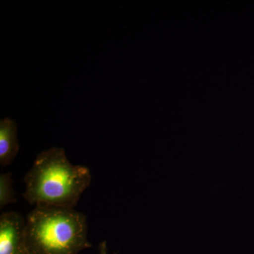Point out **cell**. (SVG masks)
I'll return each mask as SVG.
<instances>
[{
  "mask_svg": "<svg viewBox=\"0 0 254 254\" xmlns=\"http://www.w3.org/2000/svg\"><path fill=\"white\" fill-rule=\"evenodd\" d=\"M91 182L88 168L72 165L63 148L53 147L36 157L24 177L23 195L35 207L74 208Z\"/></svg>",
  "mask_w": 254,
  "mask_h": 254,
  "instance_id": "1",
  "label": "cell"
},
{
  "mask_svg": "<svg viewBox=\"0 0 254 254\" xmlns=\"http://www.w3.org/2000/svg\"><path fill=\"white\" fill-rule=\"evenodd\" d=\"M91 247L86 216L74 208L36 206L25 219L24 254H78Z\"/></svg>",
  "mask_w": 254,
  "mask_h": 254,
  "instance_id": "2",
  "label": "cell"
},
{
  "mask_svg": "<svg viewBox=\"0 0 254 254\" xmlns=\"http://www.w3.org/2000/svg\"><path fill=\"white\" fill-rule=\"evenodd\" d=\"M25 219L16 212L0 217V254H24Z\"/></svg>",
  "mask_w": 254,
  "mask_h": 254,
  "instance_id": "3",
  "label": "cell"
},
{
  "mask_svg": "<svg viewBox=\"0 0 254 254\" xmlns=\"http://www.w3.org/2000/svg\"><path fill=\"white\" fill-rule=\"evenodd\" d=\"M19 150L17 126L14 120L6 118L0 122V164L6 167L12 163Z\"/></svg>",
  "mask_w": 254,
  "mask_h": 254,
  "instance_id": "4",
  "label": "cell"
},
{
  "mask_svg": "<svg viewBox=\"0 0 254 254\" xmlns=\"http://www.w3.org/2000/svg\"><path fill=\"white\" fill-rule=\"evenodd\" d=\"M16 201V193L12 187L11 174L6 173L0 175V208Z\"/></svg>",
  "mask_w": 254,
  "mask_h": 254,
  "instance_id": "5",
  "label": "cell"
},
{
  "mask_svg": "<svg viewBox=\"0 0 254 254\" xmlns=\"http://www.w3.org/2000/svg\"><path fill=\"white\" fill-rule=\"evenodd\" d=\"M99 254H108L106 241H103L99 245Z\"/></svg>",
  "mask_w": 254,
  "mask_h": 254,
  "instance_id": "6",
  "label": "cell"
}]
</instances>
